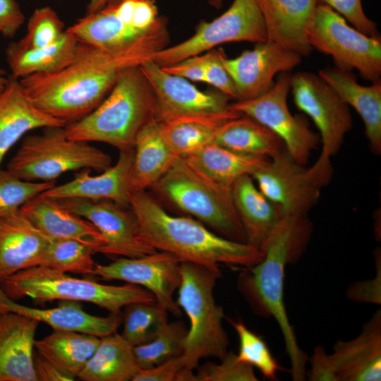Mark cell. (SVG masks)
<instances>
[{
  "label": "cell",
  "mask_w": 381,
  "mask_h": 381,
  "mask_svg": "<svg viewBox=\"0 0 381 381\" xmlns=\"http://www.w3.org/2000/svg\"><path fill=\"white\" fill-rule=\"evenodd\" d=\"M235 329L239 340L238 360L256 368L264 378L277 380L282 367L273 356L265 340L248 329L242 320H234L226 317Z\"/></svg>",
  "instance_id": "f35d334b"
},
{
  "label": "cell",
  "mask_w": 381,
  "mask_h": 381,
  "mask_svg": "<svg viewBox=\"0 0 381 381\" xmlns=\"http://www.w3.org/2000/svg\"><path fill=\"white\" fill-rule=\"evenodd\" d=\"M100 338L80 332L54 330L35 340V349L75 380L95 353Z\"/></svg>",
  "instance_id": "836d02e7"
},
{
  "label": "cell",
  "mask_w": 381,
  "mask_h": 381,
  "mask_svg": "<svg viewBox=\"0 0 381 381\" xmlns=\"http://www.w3.org/2000/svg\"><path fill=\"white\" fill-rule=\"evenodd\" d=\"M251 176L284 214L307 215L328 183L312 167L298 163L286 150L270 159Z\"/></svg>",
  "instance_id": "4fadbf2b"
},
{
  "label": "cell",
  "mask_w": 381,
  "mask_h": 381,
  "mask_svg": "<svg viewBox=\"0 0 381 381\" xmlns=\"http://www.w3.org/2000/svg\"><path fill=\"white\" fill-rule=\"evenodd\" d=\"M180 274L176 302L190 321L181 357L186 368L193 371L200 359L220 360L228 351L229 341L223 327L226 316L213 294L222 273L219 266L181 262Z\"/></svg>",
  "instance_id": "5b68a950"
},
{
  "label": "cell",
  "mask_w": 381,
  "mask_h": 381,
  "mask_svg": "<svg viewBox=\"0 0 381 381\" xmlns=\"http://www.w3.org/2000/svg\"><path fill=\"white\" fill-rule=\"evenodd\" d=\"M231 195L246 243L263 251L272 233L284 215L282 209L259 190L250 175L241 176L234 182Z\"/></svg>",
  "instance_id": "484cf974"
},
{
  "label": "cell",
  "mask_w": 381,
  "mask_h": 381,
  "mask_svg": "<svg viewBox=\"0 0 381 381\" xmlns=\"http://www.w3.org/2000/svg\"><path fill=\"white\" fill-rule=\"evenodd\" d=\"M15 313L44 322L54 330L75 331L102 337L116 332L121 314L97 316L84 310L78 301H61L52 308H37L18 303L7 296L0 287V314Z\"/></svg>",
  "instance_id": "7402d4cb"
},
{
  "label": "cell",
  "mask_w": 381,
  "mask_h": 381,
  "mask_svg": "<svg viewBox=\"0 0 381 381\" xmlns=\"http://www.w3.org/2000/svg\"><path fill=\"white\" fill-rule=\"evenodd\" d=\"M290 90L296 107L311 118L320 132L322 151L312 167L329 181L330 159L352 127L349 106L319 75L310 72L292 75Z\"/></svg>",
  "instance_id": "30bf717a"
},
{
  "label": "cell",
  "mask_w": 381,
  "mask_h": 381,
  "mask_svg": "<svg viewBox=\"0 0 381 381\" xmlns=\"http://www.w3.org/2000/svg\"><path fill=\"white\" fill-rule=\"evenodd\" d=\"M64 127L45 128L40 134L26 136L6 170L24 181L55 182L68 171L102 172L111 166L110 155L88 142L68 138Z\"/></svg>",
  "instance_id": "ba28073f"
},
{
  "label": "cell",
  "mask_w": 381,
  "mask_h": 381,
  "mask_svg": "<svg viewBox=\"0 0 381 381\" xmlns=\"http://www.w3.org/2000/svg\"><path fill=\"white\" fill-rule=\"evenodd\" d=\"M64 23L49 6L37 8L28 22L27 32L17 42L24 48L37 49L57 42L64 35Z\"/></svg>",
  "instance_id": "ab89813d"
},
{
  "label": "cell",
  "mask_w": 381,
  "mask_h": 381,
  "mask_svg": "<svg viewBox=\"0 0 381 381\" xmlns=\"http://www.w3.org/2000/svg\"><path fill=\"white\" fill-rule=\"evenodd\" d=\"M0 287L16 301L25 297L40 303L55 300L84 301L117 315L131 303L156 302L151 292L138 285L104 284L44 266L20 270L1 280Z\"/></svg>",
  "instance_id": "8992f818"
},
{
  "label": "cell",
  "mask_w": 381,
  "mask_h": 381,
  "mask_svg": "<svg viewBox=\"0 0 381 381\" xmlns=\"http://www.w3.org/2000/svg\"><path fill=\"white\" fill-rule=\"evenodd\" d=\"M85 45L66 29L57 42L42 48H24L13 42L6 50L10 76L20 80L33 74L59 72L77 59Z\"/></svg>",
  "instance_id": "83f0119b"
},
{
  "label": "cell",
  "mask_w": 381,
  "mask_h": 381,
  "mask_svg": "<svg viewBox=\"0 0 381 381\" xmlns=\"http://www.w3.org/2000/svg\"><path fill=\"white\" fill-rule=\"evenodd\" d=\"M311 368L306 377L311 381H337L329 356L322 346H318L310 360Z\"/></svg>",
  "instance_id": "681fc988"
},
{
  "label": "cell",
  "mask_w": 381,
  "mask_h": 381,
  "mask_svg": "<svg viewBox=\"0 0 381 381\" xmlns=\"http://www.w3.org/2000/svg\"><path fill=\"white\" fill-rule=\"evenodd\" d=\"M8 80L6 73L4 69L0 68V93L5 89Z\"/></svg>",
  "instance_id": "f5cc1de1"
},
{
  "label": "cell",
  "mask_w": 381,
  "mask_h": 381,
  "mask_svg": "<svg viewBox=\"0 0 381 381\" xmlns=\"http://www.w3.org/2000/svg\"><path fill=\"white\" fill-rule=\"evenodd\" d=\"M225 53L222 49H214L202 55L206 83L231 99H238L236 87L222 64Z\"/></svg>",
  "instance_id": "ee69618b"
},
{
  "label": "cell",
  "mask_w": 381,
  "mask_h": 381,
  "mask_svg": "<svg viewBox=\"0 0 381 381\" xmlns=\"http://www.w3.org/2000/svg\"><path fill=\"white\" fill-rule=\"evenodd\" d=\"M180 262L170 253L156 251L135 258L121 257L107 265L96 264L92 276L138 285L151 292L168 313L181 317L182 310L173 298L181 282Z\"/></svg>",
  "instance_id": "9a60e30c"
},
{
  "label": "cell",
  "mask_w": 381,
  "mask_h": 381,
  "mask_svg": "<svg viewBox=\"0 0 381 381\" xmlns=\"http://www.w3.org/2000/svg\"><path fill=\"white\" fill-rule=\"evenodd\" d=\"M291 77L288 72L281 73L267 92L255 99L229 103L228 108L270 129L283 141L288 153L298 163L306 165L320 140L303 116H294L289 109Z\"/></svg>",
  "instance_id": "7c38bea8"
},
{
  "label": "cell",
  "mask_w": 381,
  "mask_h": 381,
  "mask_svg": "<svg viewBox=\"0 0 381 381\" xmlns=\"http://www.w3.org/2000/svg\"><path fill=\"white\" fill-rule=\"evenodd\" d=\"M133 346L116 332L102 337L100 342L77 378L83 381L131 380L138 369Z\"/></svg>",
  "instance_id": "d6a6232c"
},
{
  "label": "cell",
  "mask_w": 381,
  "mask_h": 381,
  "mask_svg": "<svg viewBox=\"0 0 381 381\" xmlns=\"http://www.w3.org/2000/svg\"><path fill=\"white\" fill-rule=\"evenodd\" d=\"M162 68L169 74L186 80L206 83L202 55L191 56L176 64Z\"/></svg>",
  "instance_id": "c3c4849f"
},
{
  "label": "cell",
  "mask_w": 381,
  "mask_h": 381,
  "mask_svg": "<svg viewBox=\"0 0 381 381\" xmlns=\"http://www.w3.org/2000/svg\"><path fill=\"white\" fill-rule=\"evenodd\" d=\"M181 211L228 239L246 243L231 187L217 184L177 157L152 187Z\"/></svg>",
  "instance_id": "52a82bcc"
},
{
  "label": "cell",
  "mask_w": 381,
  "mask_h": 381,
  "mask_svg": "<svg viewBox=\"0 0 381 381\" xmlns=\"http://www.w3.org/2000/svg\"><path fill=\"white\" fill-rule=\"evenodd\" d=\"M153 90L140 66L126 69L102 103L81 119L66 125L68 138L101 142L120 151L133 150L137 135L155 118Z\"/></svg>",
  "instance_id": "277c9868"
},
{
  "label": "cell",
  "mask_w": 381,
  "mask_h": 381,
  "mask_svg": "<svg viewBox=\"0 0 381 381\" xmlns=\"http://www.w3.org/2000/svg\"><path fill=\"white\" fill-rule=\"evenodd\" d=\"M128 208L140 239L180 262L238 269L253 266L264 256L261 250L223 237L192 217L171 214L145 190L130 192Z\"/></svg>",
  "instance_id": "3957f363"
},
{
  "label": "cell",
  "mask_w": 381,
  "mask_h": 381,
  "mask_svg": "<svg viewBox=\"0 0 381 381\" xmlns=\"http://www.w3.org/2000/svg\"><path fill=\"white\" fill-rule=\"evenodd\" d=\"M39 323L15 313L0 314V381H37L34 349Z\"/></svg>",
  "instance_id": "603a6c76"
},
{
  "label": "cell",
  "mask_w": 381,
  "mask_h": 381,
  "mask_svg": "<svg viewBox=\"0 0 381 381\" xmlns=\"http://www.w3.org/2000/svg\"><path fill=\"white\" fill-rule=\"evenodd\" d=\"M187 164L205 179L231 187L241 176H252L270 159L234 152L217 144H209L182 157Z\"/></svg>",
  "instance_id": "4dcf8cb0"
},
{
  "label": "cell",
  "mask_w": 381,
  "mask_h": 381,
  "mask_svg": "<svg viewBox=\"0 0 381 381\" xmlns=\"http://www.w3.org/2000/svg\"><path fill=\"white\" fill-rule=\"evenodd\" d=\"M92 247L80 241L49 238V243L39 266L67 273L92 275L96 263Z\"/></svg>",
  "instance_id": "74e56055"
},
{
  "label": "cell",
  "mask_w": 381,
  "mask_h": 381,
  "mask_svg": "<svg viewBox=\"0 0 381 381\" xmlns=\"http://www.w3.org/2000/svg\"><path fill=\"white\" fill-rule=\"evenodd\" d=\"M25 21V16L16 0H0V33L13 37Z\"/></svg>",
  "instance_id": "7dc6e473"
},
{
  "label": "cell",
  "mask_w": 381,
  "mask_h": 381,
  "mask_svg": "<svg viewBox=\"0 0 381 381\" xmlns=\"http://www.w3.org/2000/svg\"><path fill=\"white\" fill-rule=\"evenodd\" d=\"M265 23L267 42L308 56L313 48L306 31L315 14L318 0H255Z\"/></svg>",
  "instance_id": "ffe728a7"
},
{
  "label": "cell",
  "mask_w": 381,
  "mask_h": 381,
  "mask_svg": "<svg viewBox=\"0 0 381 381\" xmlns=\"http://www.w3.org/2000/svg\"><path fill=\"white\" fill-rule=\"evenodd\" d=\"M232 42H267L265 23L255 0H234L221 16L210 22L200 21L190 38L158 51L152 60L167 66Z\"/></svg>",
  "instance_id": "8fae6325"
},
{
  "label": "cell",
  "mask_w": 381,
  "mask_h": 381,
  "mask_svg": "<svg viewBox=\"0 0 381 381\" xmlns=\"http://www.w3.org/2000/svg\"><path fill=\"white\" fill-rule=\"evenodd\" d=\"M140 68L150 84L155 99V119L163 122L185 116H219L234 114L229 96L198 90L186 79L169 74L152 59Z\"/></svg>",
  "instance_id": "5bb4252c"
},
{
  "label": "cell",
  "mask_w": 381,
  "mask_h": 381,
  "mask_svg": "<svg viewBox=\"0 0 381 381\" xmlns=\"http://www.w3.org/2000/svg\"><path fill=\"white\" fill-rule=\"evenodd\" d=\"M167 313L157 302L129 303L122 314L121 334L133 346L147 344L168 322Z\"/></svg>",
  "instance_id": "d590c367"
},
{
  "label": "cell",
  "mask_w": 381,
  "mask_h": 381,
  "mask_svg": "<svg viewBox=\"0 0 381 381\" xmlns=\"http://www.w3.org/2000/svg\"><path fill=\"white\" fill-rule=\"evenodd\" d=\"M328 356L337 381H380L381 310L372 315L356 338L338 340Z\"/></svg>",
  "instance_id": "ac0fdd59"
},
{
  "label": "cell",
  "mask_w": 381,
  "mask_h": 381,
  "mask_svg": "<svg viewBox=\"0 0 381 381\" xmlns=\"http://www.w3.org/2000/svg\"><path fill=\"white\" fill-rule=\"evenodd\" d=\"M159 23L150 31L142 32L121 20L109 4L95 13L86 14L66 31L88 45L107 50H119L144 38Z\"/></svg>",
  "instance_id": "f546056e"
},
{
  "label": "cell",
  "mask_w": 381,
  "mask_h": 381,
  "mask_svg": "<svg viewBox=\"0 0 381 381\" xmlns=\"http://www.w3.org/2000/svg\"><path fill=\"white\" fill-rule=\"evenodd\" d=\"M213 143L238 154L269 159L286 150L279 136L245 115L224 122L218 128Z\"/></svg>",
  "instance_id": "1f68e13d"
},
{
  "label": "cell",
  "mask_w": 381,
  "mask_h": 381,
  "mask_svg": "<svg viewBox=\"0 0 381 381\" xmlns=\"http://www.w3.org/2000/svg\"><path fill=\"white\" fill-rule=\"evenodd\" d=\"M133 157V150L120 151L116 164L101 174L92 176L91 169H81L71 181L59 186L55 184L41 194L57 200L73 198L111 200L128 207Z\"/></svg>",
  "instance_id": "d6986e66"
},
{
  "label": "cell",
  "mask_w": 381,
  "mask_h": 381,
  "mask_svg": "<svg viewBox=\"0 0 381 381\" xmlns=\"http://www.w3.org/2000/svg\"><path fill=\"white\" fill-rule=\"evenodd\" d=\"M64 126V122L38 109L19 80L9 75L0 93V169L8 151L24 134L37 128Z\"/></svg>",
  "instance_id": "cb8c5ba5"
},
{
  "label": "cell",
  "mask_w": 381,
  "mask_h": 381,
  "mask_svg": "<svg viewBox=\"0 0 381 381\" xmlns=\"http://www.w3.org/2000/svg\"><path fill=\"white\" fill-rule=\"evenodd\" d=\"M220 363L208 361L198 366L196 381H258L254 368L238 360L237 354L227 351Z\"/></svg>",
  "instance_id": "b9f144b4"
},
{
  "label": "cell",
  "mask_w": 381,
  "mask_h": 381,
  "mask_svg": "<svg viewBox=\"0 0 381 381\" xmlns=\"http://www.w3.org/2000/svg\"><path fill=\"white\" fill-rule=\"evenodd\" d=\"M312 224L307 215L284 214L269 238L264 256L257 264L240 267L237 289L253 312L277 323L291 363L294 381L306 379L307 354L299 347L284 303L286 266L296 262L310 238Z\"/></svg>",
  "instance_id": "7a4b0ae2"
},
{
  "label": "cell",
  "mask_w": 381,
  "mask_h": 381,
  "mask_svg": "<svg viewBox=\"0 0 381 381\" xmlns=\"http://www.w3.org/2000/svg\"><path fill=\"white\" fill-rule=\"evenodd\" d=\"M188 330L183 321L167 322L151 341L133 346L137 366L148 369L182 356Z\"/></svg>",
  "instance_id": "8d00e7d4"
},
{
  "label": "cell",
  "mask_w": 381,
  "mask_h": 381,
  "mask_svg": "<svg viewBox=\"0 0 381 381\" xmlns=\"http://www.w3.org/2000/svg\"><path fill=\"white\" fill-rule=\"evenodd\" d=\"M348 20L356 30L370 37H380L376 24L369 19L363 8L361 0H318Z\"/></svg>",
  "instance_id": "f6af8a7d"
},
{
  "label": "cell",
  "mask_w": 381,
  "mask_h": 381,
  "mask_svg": "<svg viewBox=\"0 0 381 381\" xmlns=\"http://www.w3.org/2000/svg\"><path fill=\"white\" fill-rule=\"evenodd\" d=\"M117 1L119 0H90L86 14L95 13Z\"/></svg>",
  "instance_id": "816d5d0a"
},
{
  "label": "cell",
  "mask_w": 381,
  "mask_h": 381,
  "mask_svg": "<svg viewBox=\"0 0 381 381\" xmlns=\"http://www.w3.org/2000/svg\"><path fill=\"white\" fill-rule=\"evenodd\" d=\"M168 20L135 44L107 50L85 44L77 59L54 73H37L19 80L31 102L66 125L96 109L128 68L152 59L169 41Z\"/></svg>",
  "instance_id": "6da1fadb"
},
{
  "label": "cell",
  "mask_w": 381,
  "mask_h": 381,
  "mask_svg": "<svg viewBox=\"0 0 381 381\" xmlns=\"http://www.w3.org/2000/svg\"><path fill=\"white\" fill-rule=\"evenodd\" d=\"M20 209L38 230L49 238L80 241L92 247L95 254L104 244L102 236L92 223L69 211L56 200L40 194Z\"/></svg>",
  "instance_id": "d4e9b609"
},
{
  "label": "cell",
  "mask_w": 381,
  "mask_h": 381,
  "mask_svg": "<svg viewBox=\"0 0 381 381\" xmlns=\"http://www.w3.org/2000/svg\"><path fill=\"white\" fill-rule=\"evenodd\" d=\"M49 238L20 209L0 217V282L27 268L39 266Z\"/></svg>",
  "instance_id": "44dd1931"
},
{
  "label": "cell",
  "mask_w": 381,
  "mask_h": 381,
  "mask_svg": "<svg viewBox=\"0 0 381 381\" xmlns=\"http://www.w3.org/2000/svg\"><path fill=\"white\" fill-rule=\"evenodd\" d=\"M132 381H196L193 371L186 368L181 356L148 369L138 368Z\"/></svg>",
  "instance_id": "7bdbcfd3"
},
{
  "label": "cell",
  "mask_w": 381,
  "mask_h": 381,
  "mask_svg": "<svg viewBox=\"0 0 381 381\" xmlns=\"http://www.w3.org/2000/svg\"><path fill=\"white\" fill-rule=\"evenodd\" d=\"M34 367L37 381H73L71 377L53 363L37 353L34 355Z\"/></svg>",
  "instance_id": "f907efd6"
},
{
  "label": "cell",
  "mask_w": 381,
  "mask_h": 381,
  "mask_svg": "<svg viewBox=\"0 0 381 381\" xmlns=\"http://www.w3.org/2000/svg\"><path fill=\"white\" fill-rule=\"evenodd\" d=\"M301 58L276 43L265 42L256 44L252 50H246L234 59L224 55L222 64L236 87V101H243L267 92L274 84V77L296 67Z\"/></svg>",
  "instance_id": "e0dca14e"
},
{
  "label": "cell",
  "mask_w": 381,
  "mask_h": 381,
  "mask_svg": "<svg viewBox=\"0 0 381 381\" xmlns=\"http://www.w3.org/2000/svg\"><path fill=\"white\" fill-rule=\"evenodd\" d=\"M312 48L330 55L335 66L356 69L372 83L380 80L381 37H370L349 25L329 6L319 4L306 31Z\"/></svg>",
  "instance_id": "9c48e42d"
},
{
  "label": "cell",
  "mask_w": 381,
  "mask_h": 381,
  "mask_svg": "<svg viewBox=\"0 0 381 381\" xmlns=\"http://www.w3.org/2000/svg\"><path fill=\"white\" fill-rule=\"evenodd\" d=\"M240 114L219 116H185L159 122L162 134L172 152L184 157L213 143L219 126Z\"/></svg>",
  "instance_id": "e575fe53"
},
{
  "label": "cell",
  "mask_w": 381,
  "mask_h": 381,
  "mask_svg": "<svg viewBox=\"0 0 381 381\" xmlns=\"http://www.w3.org/2000/svg\"><path fill=\"white\" fill-rule=\"evenodd\" d=\"M318 75L327 83L348 105L361 117L366 137L373 152H381V80L372 85H360L351 71L336 66L319 71Z\"/></svg>",
  "instance_id": "4316f807"
},
{
  "label": "cell",
  "mask_w": 381,
  "mask_h": 381,
  "mask_svg": "<svg viewBox=\"0 0 381 381\" xmlns=\"http://www.w3.org/2000/svg\"><path fill=\"white\" fill-rule=\"evenodd\" d=\"M177 157L167 144L159 122L152 118L142 128L135 140L131 191H145L152 188Z\"/></svg>",
  "instance_id": "f1b7e54d"
},
{
  "label": "cell",
  "mask_w": 381,
  "mask_h": 381,
  "mask_svg": "<svg viewBox=\"0 0 381 381\" xmlns=\"http://www.w3.org/2000/svg\"><path fill=\"white\" fill-rule=\"evenodd\" d=\"M58 201L99 231L104 244L97 253L135 258L156 252L140 239L135 219L128 207L111 200L73 198Z\"/></svg>",
  "instance_id": "2e32d148"
},
{
  "label": "cell",
  "mask_w": 381,
  "mask_h": 381,
  "mask_svg": "<svg viewBox=\"0 0 381 381\" xmlns=\"http://www.w3.org/2000/svg\"><path fill=\"white\" fill-rule=\"evenodd\" d=\"M375 254L376 267L377 268V275L373 279L359 282L353 284L348 289L347 296L349 300L371 303L380 305V284H381V263L380 253Z\"/></svg>",
  "instance_id": "bcb514c9"
},
{
  "label": "cell",
  "mask_w": 381,
  "mask_h": 381,
  "mask_svg": "<svg viewBox=\"0 0 381 381\" xmlns=\"http://www.w3.org/2000/svg\"><path fill=\"white\" fill-rule=\"evenodd\" d=\"M210 5H211L212 7L218 9L220 8L224 0H207Z\"/></svg>",
  "instance_id": "db71d44e"
},
{
  "label": "cell",
  "mask_w": 381,
  "mask_h": 381,
  "mask_svg": "<svg viewBox=\"0 0 381 381\" xmlns=\"http://www.w3.org/2000/svg\"><path fill=\"white\" fill-rule=\"evenodd\" d=\"M55 182H34L18 179L8 171L0 169V217L19 210L34 197L51 188Z\"/></svg>",
  "instance_id": "60d3db41"
}]
</instances>
